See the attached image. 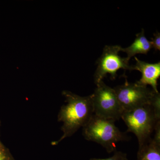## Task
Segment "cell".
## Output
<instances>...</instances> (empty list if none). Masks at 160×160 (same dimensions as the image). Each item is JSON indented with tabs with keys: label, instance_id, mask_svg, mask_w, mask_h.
I'll list each match as a JSON object with an SVG mask.
<instances>
[{
	"label": "cell",
	"instance_id": "obj_2",
	"mask_svg": "<svg viewBox=\"0 0 160 160\" xmlns=\"http://www.w3.org/2000/svg\"><path fill=\"white\" fill-rule=\"evenodd\" d=\"M115 121L93 114L83 127V135L88 141L103 146L108 153L116 151V144L126 141L128 137L115 125Z\"/></svg>",
	"mask_w": 160,
	"mask_h": 160
},
{
	"label": "cell",
	"instance_id": "obj_4",
	"mask_svg": "<svg viewBox=\"0 0 160 160\" xmlns=\"http://www.w3.org/2000/svg\"><path fill=\"white\" fill-rule=\"evenodd\" d=\"M96 86L94 92L91 95L93 114L115 121L119 119L123 110L113 88L103 81Z\"/></svg>",
	"mask_w": 160,
	"mask_h": 160
},
{
	"label": "cell",
	"instance_id": "obj_1",
	"mask_svg": "<svg viewBox=\"0 0 160 160\" xmlns=\"http://www.w3.org/2000/svg\"><path fill=\"white\" fill-rule=\"evenodd\" d=\"M66 105H63L58 115V121L62 122L63 135L52 143L56 145L64 139L70 137L89 121L93 114L91 95L82 97L69 91H63Z\"/></svg>",
	"mask_w": 160,
	"mask_h": 160
},
{
	"label": "cell",
	"instance_id": "obj_5",
	"mask_svg": "<svg viewBox=\"0 0 160 160\" xmlns=\"http://www.w3.org/2000/svg\"><path fill=\"white\" fill-rule=\"evenodd\" d=\"M121 48L118 45L105 46L102 55L97 62V68L94 74L96 85L103 81L108 74L110 75L111 80L115 79L118 76L117 72L120 69L132 70L129 60L119 54Z\"/></svg>",
	"mask_w": 160,
	"mask_h": 160
},
{
	"label": "cell",
	"instance_id": "obj_7",
	"mask_svg": "<svg viewBox=\"0 0 160 160\" xmlns=\"http://www.w3.org/2000/svg\"><path fill=\"white\" fill-rule=\"evenodd\" d=\"M136 64L132 66V70H136L142 73V78L138 81L139 84L151 86L152 90L159 92L158 89V81L160 77V62L149 63L141 61L135 57Z\"/></svg>",
	"mask_w": 160,
	"mask_h": 160
},
{
	"label": "cell",
	"instance_id": "obj_14",
	"mask_svg": "<svg viewBox=\"0 0 160 160\" xmlns=\"http://www.w3.org/2000/svg\"><path fill=\"white\" fill-rule=\"evenodd\" d=\"M126 154L124 152H122L121 151H116L114 152V154L111 157L107 158H93L90 159V160H120L123 156Z\"/></svg>",
	"mask_w": 160,
	"mask_h": 160
},
{
	"label": "cell",
	"instance_id": "obj_15",
	"mask_svg": "<svg viewBox=\"0 0 160 160\" xmlns=\"http://www.w3.org/2000/svg\"><path fill=\"white\" fill-rule=\"evenodd\" d=\"M120 160H129L127 158V155H126V154H125L123 156L122 158H121V159Z\"/></svg>",
	"mask_w": 160,
	"mask_h": 160
},
{
	"label": "cell",
	"instance_id": "obj_6",
	"mask_svg": "<svg viewBox=\"0 0 160 160\" xmlns=\"http://www.w3.org/2000/svg\"><path fill=\"white\" fill-rule=\"evenodd\" d=\"M113 89L123 111L150 104L155 92L137 82L129 83L126 80L124 84L116 86Z\"/></svg>",
	"mask_w": 160,
	"mask_h": 160
},
{
	"label": "cell",
	"instance_id": "obj_12",
	"mask_svg": "<svg viewBox=\"0 0 160 160\" xmlns=\"http://www.w3.org/2000/svg\"><path fill=\"white\" fill-rule=\"evenodd\" d=\"M151 42L152 48L154 49L155 51H160V33L157 31L156 32L153 34V38H152Z\"/></svg>",
	"mask_w": 160,
	"mask_h": 160
},
{
	"label": "cell",
	"instance_id": "obj_10",
	"mask_svg": "<svg viewBox=\"0 0 160 160\" xmlns=\"http://www.w3.org/2000/svg\"><path fill=\"white\" fill-rule=\"evenodd\" d=\"M150 106L153 109L155 116L158 121H160V94L154 92L150 102Z\"/></svg>",
	"mask_w": 160,
	"mask_h": 160
},
{
	"label": "cell",
	"instance_id": "obj_11",
	"mask_svg": "<svg viewBox=\"0 0 160 160\" xmlns=\"http://www.w3.org/2000/svg\"><path fill=\"white\" fill-rule=\"evenodd\" d=\"M0 160H15L9 149L0 141Z\"/></svg>",
	"mask_w": 160,
	"mask_h": 160
},
{
	"label": "cell",
	"instance_id": "obj_8",
	"mask_svg": "<svg viewBox=\"0 0 160 160\" xmlns=\"http://www.w3.org/2000/svg\"><path fill=\"white\" fill-rule=\"evenodd\" d=\"M152 48L151 42L147 39L145 34V31H142L136 35L134 42L126 48H121V51L127 54L128 60L138 54H147Z\"/></svg>",
	"mask_w": 160,
	"mask_h": 160
},
{
	"label": "cell",
	"instance_id": "obj_13",
	"mask_svg": "<svg viewBox=\"0 0 160 160\" xmlns=\"http://www.w3.org/2000/svg\"><path fill=\"white\" fill-rule=\"evenodd\" d=\"M153 131L155 132L154 137L152 139L156 144L160 146V121L157 122Z\"/></svg>",
	"mask_w": 160,
	"mask_h": 160
},
{
	"label": "cell",
	"instance_id": "obj_3",
	"mask_svg": "<svg viewBox=\"0 0 160 160\" xmlns=\"http://www.w3.org/2000/svg\"><path fill=\"white\" fill-rule=\"evenodd\" d=\"M121 118L128 127L127 132H132L135 135L139 146L151 139L156 124L160 121L157 120L150 104L123 111Z\"/></svg>",
	"mask_w": 160,
	"mask_h": 160
},
{
	"label": "cell",
	"instance_id": "obj_9",
	"mask_svg": "<svg viewBox=\"0 0 160 160\" xmlns=\"http://www.w3.org/2000/svg\"><path fill=\"white\" fill-rule=\"evenodd\" d=\"M137 160H160V146L156 144L151 138L139 146Z\"/></svg>",
	"mask_w": 160,
	"mask_h": 160
}]
</instances>
